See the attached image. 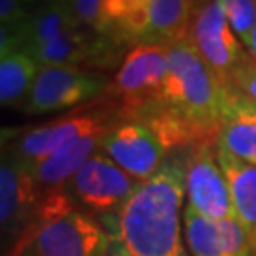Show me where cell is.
Wrapping results in <instances>:
<instances>
[{"label": "cell", "mask_w": 256, "mask_h": 256, "mask_svg": "<svg viewBox=\"0 0 256 256\" xmlns=\"http://www.w3.org/2000/svg\"><path fill=\"white\" fill-rule=\"evenodd\" d=\"M228 82L196 52L188 36L169 46V72L154 99L131 116L146 124L167 150L214 140L218 135Z\"/></svg>", "instance_id": "6da1fadb"}, {"label": "cell", "mask_w": 256, "mask_h": 256, "mask_svg": "<svg viewBox=\"0 0 256 256\" xmlns=\"http://www.w3.org/2000/svg\"><path fill=\"white\" fill-rule=\"evenodd\" d=\"M184 198L186 162L165 160L118 212L106 216L104 256H192L184 241Z\"/></svg>", "instance_id": "7a4b0ae2"}, {"label": "cell", "mask_w": 256, "mask_h": 256, "mask_svg": "<svg viewBox=\"0 0 256 256\" xmlns=\"http://www.w3.org/2000/svg\"><path fill=\"white\" fill-rule=\"evenodd\" d=\"M108 241V230L74 209L59 190L40 202L32 222L4 256H104Z\"/></svg>", "instance_id": "3957f363"}, {"label": "cell", "mask_w": 256, "mask_h": 256, "mask_svg": "<svg viewBox=\"0 0 256 256\" xmlns=\"http://www.w3.org/2000/svg\"><path fill=\"white\" fill-rule=\"evenodd\" d=\"M188 40L203 61L228 84L248 59L247 50L226 18L222 0H196Z\"/></svg>", "instance_id": "277c9868"}, {"label": "cell", "mask_w": 256, "mask_h": 256, "mask_svg": "<svg viewBox=\"0 0 256 256\" xmlns=\"http://www.w3.org/2000/svg\"><path fill=\"white\" fill-rule=\"evenodd\" d=\"M138 184L106 154L95 152L64 188L86 209L110 216L122 209Z\"/></svg>", "instance_id": "5b68a950"}, {"label": "cell", "mask_w": 256, "mask_h": 256, "mask_svg": "<svg viewBox=\"0 0 256 256\" xmlns=\"http://www.w3.org/2000/svg\"><path fill=\"white\" fill-rule=\"evenodd\" d=\"M40 186L30 165L14 152H4L0 165V226L2 245L12 248L40 207Z\"/></svg>", "instance_id": "8992f818"}, {"label": "cell", "mask_w": 256, "mask_h": 256, "mask_svg": "<svg viewBox=\"0 0 256 256\" xmlns=\"http://www.w3.org/2000/svg\"><path fill=\"white\" fill-rule=\"evenodd\" d=\"M186 205L205 218H236L230 186L224 169L220 167L214 140L196 144L186 160Z\"/></svg>", "instance_id": "52a82bcc"}, {"label": "cell", "mask_w": 256, "mask_h": 256, "mask_svg": "<svg viewBox=\"0 0 256 256\" xmlns=\"http://www.w3.org/2000/svg\"><path fill=\"white\" fill-rule=\"evenodd\" d=\"M169 72V46L162 44H137L133 48L118 72L108 92L124 101L129 116L135 110L154 99L164 86Z\"/></svg>", "instance_id": "ba28073f"}, {"label": "cell", "mask_w": 256, "mask_h": 256, "mask_svg": "<svg viewBox=\"0 0 256 256\" xmlns=\"http://www.w3.org/2000/svg\"><path fill=\"white\" fill-rule=\"evenodd\" d=\"M101 152L135 180L142 182L164 165L169 150L146 124L129 120L114 124L102 135Z\"/></svg>", "instance_id": "9c48e42d"}, {"label": "cell", "mask_w": 256, "mask_h": 256, "mask_svg": "<svg viewBox=\"0 0 256 256\" xmlns=\"http://www.w3.org/2000/svg\"><path fill=\"white\" fill-rule=\"evenodd\" d=\"M108 90L106 80L80 66H40L27 99V112L48 114L76 106Z\"/></svg>", "instance_id": "30bf717a"}, {"label": "cell", "mask_w": 256, "mask_h": 256, "mask_svg": "<svg viewBox=\"0 0 256 256\" xmlns=\"http://www.w3.org/2000/svg\"><path fill=\"white\" fill-rule=\"evenodd\" d=\"M112 128V120L104 112H82L68 118L55 120L21 133L10 152L21 158L25 164L34 165L57 152L64 144L88 135H104Z\"/></svg>", "instance_id": "8fae6325"}, {"label": "cell", "mask_w": 256, "mask_h": 256, "mask_svg": "<svg viewBox=\"0 0 256 256\" xmlns=\"http://www.w3.org/2000/svg\"><path fill=\"white\" fill-rule=\"evenodd\" d=\"M182 230L192 256H256L250 239L236 218L210 220L184 205Z\"/></svg>", "instance_id": "7c38bea8"}, {"label": "cell", "mask_w": 256, "mask_h": 256, "mask_svg": "<svg viewBox=\"0 0 256 256\" xmlns=\"http://www.w3.org/2000/svg\"><path fill=\"white\" fill-rule=\"evenodd\" d=\"M214 144L256 165V101L245 97L230 84Z\"/></svg>", "instance_id": "4fadbf2b"}, {"label": "cell", "mask_w": 256, "mask_h": 256, "mask_svg": "<svg viewBox=\"0 0 256 256\" xmlns=\"http://www.w3.org/2000/svg\"><path fill=\"white\" fill-rule=\"evenodd\" d=\"M216 156L228 180L234 216L245 230L256 254V165L247 164L218 146Z\"/></svg>", "instance_id": "5bb4252c"}, {"label": "cell", "mask_w": 256, "mask_h": 256, "mask_svg": "<svg viewBox=\"0 0 256 256\" xmlns=\"http://www.w3.org/2000/svg\"><path fill=\"white\" fill-rule=\"evenodd\" d=\"M101 138L102 135L76 138L52 156H48L46 160L30 165L38 186L48 190V194L59 192L61 188H64L76 171L95 154V150L101 148Z\"/></svg>", "instance_id": "9a60e30c"}, {"label": "cell", "mask_w": 256, "mask_h": 256, "mask_svg": "<svg viewBox=\"0 0 256 256\" xmlns=\"http://www.w3.org/2000/svg\"><path fill=\"white\" fill-rule=\"evenodd\" d=\"M196 0H152L144 25L138 32V44L171 46L188 36Z\"/></svg>", "instance_id": "2e32d148"}, {"label": "cell", "mask_w": 256, "mask_h": 256, "mask_svg": "<svg viewBox=\"0 0 256 256\" xmlns=\"http://www.w3.org/2000/svg\"><path fill=\"white\" fill-rule=\"evenodd\" d=\"M40 64L27 48H14L0 54V102L2 106H14L28 99L34 86Z\"/></svg>", "instance_id": "e0dca14e"}, {"label": "cell", "mask_w": 256, "mask_h": 256, "mask_svg": "<svg viewBox=\"0 0 256 256\" xmlns=\"http://www.w3.org/2000/svg\"><path fill=\"white\" fill-rule=\"evenodd\" d=\"M76 28H82V25L74 16L70 4L55 0L38 10L34 16L25 19V23L19 28V40L25 42L27 50H34Z\"/></svg>", "instance_id": "ac0fdd59"}, {"label": "cell", "mask_w": 256, "mask_h": 256, "mask_svg": "<svg viewBox=\"0 0 256 256\" xmlns=\"http://www.w3.org/2000/svg\"><path fill=\"white\" fill-rule=\"evenodd\" d=\"M99 44L101 42H97L90 32L76 28L28 52L34 55L40 66H78L80 63L93 61L95 52L101 48Z\"/></svg>", "instance_id": "d6986e66"}, {"label": "cell", "mask_w": 256, "mask_h": 256, "mask_svg": "<svg viewBox=\"0 0 256 256\" xmlns=\"http://www.w3.org/2000/svg\"><path fill=\"white\" fill-rule=\"evenodd\" d=\"M150 2L152 0H102L99 30L114 27V30H120L128 38L137 40L144 25Z\"/></svg>", "instance_id": "ffe728a7"}, {"label": "cell", "mask_w": 256, "mask_h": 256, "mask_svg": "<svg viewBox=\"0 0 256 256\" xmlns=\"http://www.w3.org/2000/svg\"><path fill=\"white\" fill-rule=\"evenodd\" d=\"M222 6L234 32L247 50L256 25V0H222Z\"/></svg>", "instance_id": "44dd1931"}, {"label": "cell", "mask_w": 256, "mask_h": 256, "mask_svg": "<svg viewBox=\"0 0 256 256\" xmlns=\"http://www.w3.org/2000/svg\"><path fill=\"white\" fill-rule=\"evenodd\" d=\"M68 4H70L74 16L78 18L82 27H93L95 30H99L102 0H70Z\"/></svg>", "instance_id": "7402d4cb"}, {"label": "cell", "mask_w": 256, "mask_h": 256, "mask_svg": "<svg viewBox=\"0 0 256 256\" xmlns=\"http://www.w3.org/2000/svg\"><path fill=\"white\" fill-rule=\"evenodd\" d=\"M230 86H234L245 97L256 101V64L250 61V57L236 70L230 80Z\"/></svg>", "instance_id": "603a6c76"}, {"label": "cell", "mask_w": 256, "mask_h": 256, "mask_svg": "<svg viewBox=\"0 0 256 256\" xmlns=\"http://www.w3.org/2000/svg\"><path fill=\"white\" fill-rule=\"evenodd\" d=\"M0 21L2 28L14 32L25 23L23 16V0H0Z\"/></svg>", "instance_id": "cb8c5ba5"}, {"label": "cell", "mask_w": 256, "mask_h": 256, "mask_svg": "<svg viewBox=\"0 0 256 256\" xmlns=\"http://www.w3.org/2000/svg\"><path fill=\"white\" fill-rule=\"evenodd\" d=\"M247 54H248V57H250V61L256 64V25H254V28H252V34H250V44H248V48H247Z\"/></svg>", "instance_id": "d4e9b609"}, {"label": "cell", "mask_w": 256, "mask_h": 256, "mask_svg": "<svg viewBox=\"0 0 256 256\" xmlns=\"http://www.w3.org/2000/svg\"><path fill=\"white\" fill-rule=\"evenodd\" d=\"M23 2H36V0H23Z\"/></svg>", "instance_id": "484cf974"}, {"label": "cell", "mask_w": 256, "mask_h": 256, "mask_svg": "<svg viewBox=\"0 0 256 256\" xmlns=\"http://www.w3.org/2000/svg\"><path fill=\"white\" fill-rule=\"evenodd\" d=\"M61 2H70V0H61Z\"/></svg>", "instance_id": "4316f807"}]
</instances>
